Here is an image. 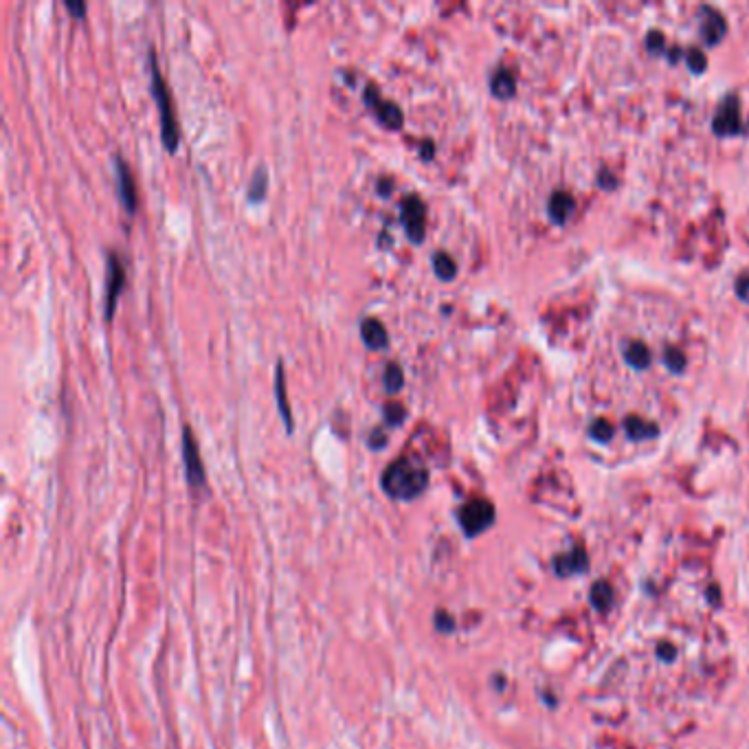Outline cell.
<instances>
[{
  "label": "cell",
  "mask_w": 749,
  "mask_h": 749,
  "mask_svg": "<svg viewBox=\"0 0 749 749\" xmlns=\"http://www.w3.org/2000/svg\"><path fill=\"white\" fill-rule=\"evenodd\" d=\"M380 483H382L385 495H389L391 499L411 501L426 490L429 470L422 464H417L411 457L403 455V457L393 460L385 468V473H382V477H380Z\"/></svg>",
  "instance_id": "1"
},
{
  "label": "cell",
  "mask_w": 749,
  "mask_h": 749,
  "mask_svg": "<svg viewBox=\"0 0 749 749\" xmlns=\"http://www.w3.org/2000/svg\"><path fill=\"white\" fill-rule=\"evenodd\" d=\"M150 79H152V95L159 106V117H161V138L167 152H176L178 148V124L176 115L171 108V97L167 91V84L161 75L159 62H156V53L150 51Z\"/></svg>",
  "instance_id": "2"
},
{
  "label": "cell",
  "mask_w": 749,
  "mask_h": 749,
  "mask_svg": "<svg viewBox=\"0 0 749 749\" xmlns=\"http://www.w3.org/2000/svg\"><path fill=\"white\" fill-rule=\"evenodd\" d=\"M457 519L466 536H477L495 523V506L488 499H470L460 508Z\"/></svg>",
  "instance_id": "3"
},
{
  "label": "cell",
  "mask_w": 749,
  "mask_h": 749,
  "mask_svg": "<svg viewBox=\"0 0 749 749\" xmlns=\"http://www.w3.org/2000/svg\"><path fill=\"white\" fill-rule=\"evenodd\" d=\"M712 130L717 136H736L743 132V119H741V99L731 93L725 95L719 103L717 112L712 117Z\"/></svg>",
  "instance_id": "4"
},
{
  "label": "cell",
  "mask_w": 749,
  "mask_h": 749,
  "mask_svg": "<svg viewBox=\"0 0 749 749\" xmlns=\"http://www.w3.org/2000/svg\"><path fill=\"white\" fill-rule=\"evenodd\" d=\"M400 220L405 224L407 237L413 244H420L424 240V226H426V207L417 196H407L400 202Z\"/></svg>",
  "instance_id": "5"
},
{
  "label": "cell",
  "mask_w": 749,
  "mask_h": 749,
  "mask_svg": "<svg viewBox=\"0 0 749 749\" xmlns=\"http://www.w3.org/2000/svg\"><path fill=\"white\" fill-rule=\"evenodd\" d=\"M363 99H365V103H367V108L374 110V115L378 117V121H380L382 126H387V128H391V130H398L400 126H403V121H405L403 110H400L393 101L382 99L374 84L365 86Z\"/></svg>",
  "instance_id": "6"
},
{
  "label": "cell",
  "mask_w": 749,
  "mask_h": 749,
  "mask_svg": "<svg viewBox=\"0 0 749 749\" xmlns=\"http://www.w3.org/2000/svg\"><path fill=\"white\" fill-rule=\"evenodd\" d=\"M106 257H108V275H106V306H103V315L110 321L117 308L119 292L126 286V271L115 251H108Z\"/></svg>",
  "instance_id": "7"
},
{
  "label": "cell",
  "mask_w": 749,
  "mask_h": 749,
  "mask_svg": "<svg viewBox=\"0 0 749 749\" xmlns=\"http://www.w3.org/2000/svg\"><path fill=\"white\" fill-rule=\"evenodd\" d=\"M183 462H185L187 481L191 486H202L204 483V468H202V460H200L198 442L189 426L183 429Z\"/></svg>",
  "instance_id": "8"
},
{
  "label": "cell",
  "mask_w": 749,
  "mask_h": 749,
  "mask_svg": "<svg viewBox=\"0 0 749 749\" xmlns=\"http://www.w3.org/2000/svg\"><path fill=\"white\" fill-rule=\"evenodd\" d=\"M699 33L701 40L708 46H717L725 40L727 36V20L723 18V13L714 7L703 5L701 7V22H699Z\"/></svg>",
  "instance_id": "9"
},
{
  "label": "cell",
  "mask_w": 749,
  "mask_h": 749,
  "mask_svg": "<svg viewBox=\"0 0 749 749\" xmlns=\"http://www.w3.org/2000/svg\"><path fill=\"white\" fill-rule=\"evenodd\" d=\"M115 181H117L121 202H124V207L128 209V214H134V209H136V187H134L130 165L124 161V156H115Z\"/></svg>",
  "instance_id": "10"
},
{
  "label": "cell",
  "mask_w": 749,
  "mask_h": 749,
  "mask_svg": "<svg viewBox=\"0 0 749 749\" xmlns=\"http://www.w3.org/2000/svg\"><path fill=\"white\" fill-rule=\"evenodd\" d=\"M573 209H576V200H573V196L567 194V191H554L547 200V216L559 226H563L571 218Z\"/></svg>",
  "instance_id": "11"
},
{
  "label": "cell",
  "mask_w": 749,
  "mask_h": 749,
  "mask_svg": "<svg viewBox=\"0 0 749 749\" xmlns=\"http://www.w3.org/2000/svg\"><path fill=\"white\" fill-rule=\"evenodd\" d=\"M275 400H277V409H280V415L286 424V431H292V413H290V405H288V393H286V372H284V363L277 360L275 365Z\"/></svg>",
  "instance_id": "12"
},
{
  "label": "cell",
  "mask_w": 749,
  "mask_h": 749,
  "mask_svg": "<svg viewBox=\"0 0 749 749\" xmlns=\"http://www.w3.org/2000/svg\"><path fill=\"white\" fill-rule=\"evenodd\" d=\"M624 433L626 438L633 442H644V440H655L659 435V426L651 420H644L639 415H626L624 417Z\"/></svg>",
  "instance_id": "13"
},
{
  "label": "cell",
  "mask_w": 749,
  "mask_h": 749,
  "mask_svg": "<svg viewBox=\"0 0 749 749\" xmlns=\"http://www.w3.org/2000/svg\"><path fill=\"white\" fill-rule=\"evenodd\" d=\"M622 356L626 360V365H631L633 370L641 372L649 370L653 363V354L649 350V345L644 341H626L622 347Z\"/></svg>",
  "instance_id": "14"
},
{
  "label": "cell",
  "mask_w": 749,
  "mask_h": 749,
  "mask_svg": "<svg viewBox=\"0 0 749 749\" xmlns=\"http://www.w3.org/2000/svg\"><path fill=\"white\" fill-rule=\"evenodd\" d=\"M360 339L370 350H382V347H387V343H389L385 325L374 317H367L360 321Z\"/></svg>",
  "instance_id": "15"
},
{
  "label": "cell",
  "mask_w": 749,
  "mask_h": 749,
  "mask_svg": "<svg viewBox=\"0 0 749 749\" xmlns=\"http://www.w3.org/2000/svg\"><path fill=\"white\" fill-rule=\"evenodd\" d=\"M587 565H589V561H587V554H585L582 547L571 549V552L559 556V559L554 561V567H556V571H559V576H571V573H580V571L587 569Z\"/></svg>",
  "instance_id": "16"
},
{
  "label": "cell",
  "mask_w": 749,
  "mask_h": 749,
  "mask_svg": "<svg viewBox=\"0 0 749 749\" xmlns=\"http://www.w3.org/2000/svg\"><path fill=\"white\" fill-rule=\"evenodd\" d=\"M490 93L497 99H510L516 95V77L508 68H497L490 77Z\"/></svg>",
  "instance_id": "17"
},
{
  "label": "cell",
  "mask_w": 749,
  "mask_h": 749,
  "mask_svg": "<svg viewBox=\"0 0 749 749\" xmlns=\"http://www.w3.org/2000/svg\"><path fill=\"white\" fill-rule=\"evenodd\" d=\"M266 189H268V171H266V167H264V165H259V167L253 171L251 181H249V187H247V198H249L251 202H259V200H264V196H266Z\"/></svg>",
  "instance_id": "18"
},
{
  "label": "cell",
  "mask_w": 749,
  "mask_h": 749,
  "mask_svg": "<svg viewBox=\"0 0 749 749\" xmlns=\"http://www.w3.org/2000/svg\"><path fill=\"white\" fill-rule=\"evenodd\" d=\"M433 271L442 282H450V280H455V275H457V264L448 253L438 251V253H433Z\"/></svg>",
  "instance_id": "19"
},
{
  "label": "cell",
  "mask_w": 749,
  "mask_h": 749,
  "mask_svg": "<svg viewBox=\"0 0 749 749\" xmlns=\"http://www.w3.org/2000/svg\"><path fill=\"white\" fill-rule=\"evenodd\" d=\"M591 604L596 606V611H606L608 606L613 604V589L608 582L598 580L591 589Z\"/></svg>",
  "instance_id": "20"
},
{
  "label": "cell",
  "mask_w": 749,
  "mask_h": 749,
  "mask_svg": "<svg viewBox=\"0 0 749 749\" xmlns=\"http://www.w3.org/2000/svg\"><path fill=\"white\" fill-rule=\"evenodd\" d=\"M587 433H589V438L594 440V442H598V444H606V442H611V440H613L616 429H613V424H611V422L604 420V417H596V420L589 424Z\"/></svg>",
  "instance_id": "21"
},
{
  "label": "cell",
  "mask_w": 749,
  "mask_h": 749,
  "mask_svg": "<svg viewBox=\"0 0 749 749\" xmlns=\"http://www.w3.org/2000/svg\"><path fill=\"white\" fill-rule=\"evenodd\" d=\"M382 385H385L387 391L396 393L400 387L405 385V374L400 370L398 363H387L385 365V374H382Z\"/></svg>",
  "instance_id": "22"
},
{
  "label": "cell",
  "mask_w": 749,
  "mask_h": 749,
  "mask_svg": "<svg viewBox=\"0 0 749 749\" xmlns=\"http://www.w3.org/2000/svg\"><path fill=\"white\" fill-rule=\"evenodd\" d=\"M664 363H666V367L672 374H684L686 365H688V358H686V354L682 350H677V347L668 345L666 352H664Z\"/></svg>",
  "instance_id": "23"
},
{
  "label": "cell",
  "mask_w": 749,
  "mask_h": 749,
  "mask_svg": "<svg viewBox=\"0 0 749 749\" xmlns=\"http://www.w3.org/2000/svg\"><path fill=\"white\" fill-rule=\"evenodd\" d=\"M686 64H688V68L694 75H703L708 71V58H705V53H701L699 48H688Z\"/></svg>",
  "instance_id": "24"
},
{
  "label": "cell",
  "mask_w": 749,
  "mask_h": 749,
  "mask_svg": "<svg viewBox=\"0 0 749 749\" xmlns=\"http://www.w3.org/2000/svg\"><path fill=\"white\" fill-rule=\"evenodd\" d=\"M405 415H407V411L400 403H387L385 409H382V417H385V422L391 424V426H398L400 422L405 420Z\"/></svg>",
  "instance_id": "25"
},
{
  "label": "cell",
  "mask_w": 749,
  "mask_h": 749,
  "mask_svg": "<svg viewBox=\"0 0 749 749\" xmlns=\"http://www.w3.org/2000/svg\"><path fill=\"white\" fill-rule=\"evenodd\" d=\"M646 48L651 56H666V38L661 31H651L646 36Z\"/></svg>",
  "instance_id": "26"
},
{
  "label": "cell",
  "mask_w": 749,
  "mask_h": 749,
  "mask_svg": "<svg viewBox=\"0 0 749 749\" xmlns=\"http://www.w3.org/2000/svg\"><path fill=\"white\" fill-rule=\"evenodd\" d=\"M367 444H370L374 450H378V448L385 446V444H387L385 431H382V429H372V431H370V438H367Z\"/></svg>",
  "instance_id": "27"
},
{
  "label": "cell",
  "mask_w": 749,
  "mask_h": 749,
  "mask_svg": "<svg viewBox=\"0 0 749 749\" xmlns=\"http://www.w3.org/2000/svg\"><path fill=\"white\" fill-rule=\"evenodd\" d=\"M736 294L741 301L749 304V275H741L736 280Z\"/></svg>",
  "instance_id": "28"
},
{
  "label": "cell",
  "mask_w": 749,
  "mask_h": 749,
  "mask_svg": "<svg viewBox=\"0 0 749 749\" xmlns=\"http://www.w3.org/2000/svg\"><path fill=\"white\" fill-rule=\"evenodd\" d=\"M64 7L71 11L75 18H84L86 15V5L79 3V0H64Z\"/></svg>",
  "instance_id": "29"
},
{
  "label": "cell",
  "mask_w": 749,
  "mask_h": 749,
  "mask_svg": "<svg viewBox=\"0 0 749 749\" xmlns=\"http://www.w3.org/2000/svg\"><path fill=\"white\" fill-rule=\"evenodd\" d=\"M435 622H438V629L440 631H452V620L450 618H446V613H438V616H435Z\"/></svg>",
  "instance_id": "30"
},
{
  "label": "cell",
  "mask_w": 749,
  "mask_h": 749,
  "mask_svg": "<svg viewBox=\"0 0 749 749\" xmlns=\"http://www.w3.org/2000/svg\"><path fill=\"white\" fill-rule=\"evenodd\" d=\"M657 655H659L661 659H664V661H672V657H675V649L670 646V644H659Z\"/></svg>",
  "instance_id": "31"
},
{
  "label": "cell",
  "mask_w": 749,
  "mask_h": 749,
  "mask_svg": "<svg viewBox=\"0 0 749 749\" xmlns=\"http://www.w3.org/2000/svg\"><path fill=\"white\" fill-rule=\"evenodd\" d=\"M666 56H668V60L675 64L679 58H682V48H670V51H666Z\"/></svg>",
  "instance_id": "32"
},
{
  "label": "cell",
  "mask_w": 749,
  "mask_h": 749,
  "mask_svg": "<svg viewBox=\"0 0 749 749\" xmlns=\"http://www.w3.org/2000/svg\"><path fill=\"white\" fill-rule=\"evenodd\" d=\"M431 156H433V143H431L429 138H426V141H424V159L429 161Z\"/></svg>",
  "instance_id": "33"
}]
</instances>
